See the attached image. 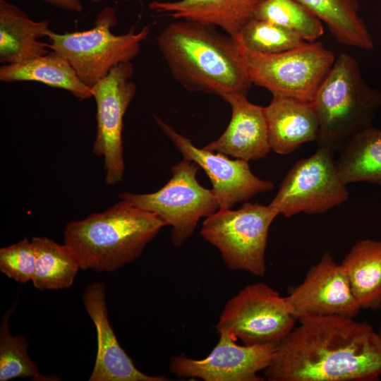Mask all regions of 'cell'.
<instances>
[{
  "mask_svg": "<svg viewBox=\"0 0 381 381\" xmlns=\"http://www.w3.org/2000/svg\"><path fill=\"white\" fill-rule=\"evenodd\" d=\"M277 344L263 370L269 381H375L381 377V334L366 322L306 316Z\"/></svg>",
  "mask_w": 381,
  "mask_h": 381,
  "instance_id": "obj_1",
  "label": "cell"
},
{
  "mask_svg": "<svg viewBox=\"0 0 381 381\" xmlns=\"http://www.w3.org/2000/svg\"><path fill=\"white\" fill-rule=\"evenodd\" d=\"M157 43L172 76L188 91L222 99L248 95L252 82L236 38L213 26L181 20L167 25Z\"/></svg>",
  "mask_w": 381,
  "mask_h": 381,
  "instance_id": "obj_2",
  "label": "cell"
},
{
  "mask_svg": "<svg viewBox=\"0 0 381 381\" xmlns=\"http://www.w3.org/2000/svg\"><path fill=\"white\" fill-rule=\"evenodd\" d=\"M165 226L157 214L121 199L102 212L69 222L64 242L80 269L114 272L137 259Z\"/></svg>",
  "mask_w": 381,
  "mask_h": 381,
  "instance_id": "obj_3",
  "label": "cell"
},
{
  "mask_svg": "<svg viewBox=\"0 0 381 381\" xmlns=\"http://www.w3.org/2000/svg\"><path fill=\"white\" fill-rule=\"evenodd\" d=\"M311 104L319 124L318 147L334 154L352 135L372 126L381 108V91L365 82L355 58L341 54Z\"/></svg>",
  "mask_w": 381,
  "mask_h": 381,
  "instance_id": "obj_4",
  "label": "cell"
},
{
  "mask_svg": "<svg viewBox=\"0 0 381 381\" xmlns=\"http://www.w3.org/2000/svg\"><path fill=\"white\" fill-rule=\"evenodd\" d=\"M117 23L115 9L106 6L97 14L91 29L64 34L49 29L46 45L64 56L83 83L91 87L114 67L138 56L142 42L150 33L147 25L138 32L133 27L128 33L114 35L111 29Z\"/></svg>",
  "mask_w": 381,
  "mask_h": 381,
  "instance_id": "obj_5",
  "label": "cell"
},
{
  "mask_svg": "<svg viewBox=\"0 0 381 381\" xmlns=\"http://www.w3.org/2000/svg\"><path fill=\"white\" fill-rule=\"evenodd\" d=\"M279 214L269 205L247 201L238 210L219 209L207 217L200 234L218 249L229 269L262 277L269 229Z\"/></svg>",
  "mask_w": 381,
  "mask_h": 381,
  "instance_id": "obj_6",
  "label": "cell"
},
{
  "mask_svg": "<svg viewBox=\"0 0 381 381\" xmlns=\"http://www.w3.org/2000/svg\"><path fill=\"white\" fill-rule=\"evenodd\" d=\"M242 53L252 83L272 95L309 103L336 60L332 51L316 41L277 54L255 53L243 47Z\"/></svg>",
  "mask_w": 381,
  "mask_h": 381,
  "instance_id": "obj_7",
  "label": "cell"
},
{
  "mask_svg": "<svg viewBox=\"0 0 381 381\" xmlns=\"http://www.w3.org/2000/svg\"><path fill=\"white\" fill-rule=\"evenodd\" d=\"M199 168L196 163L183 157L171 168V178L158 190L145 194L123 192L119 198L157 214L171 226L172 244L181 247L193 234L200 219L219 210L212 190L198 181Z\"/></svg>",
  "mask_w": 381,
  "mask_h": 381,
  "instance_id": "obj_8",
  "label": "cell"
},
{
  "mask_svg": "<svg viewBox=\"0 0 381 381\" xmlns=\"http://www.w3.org/2000/svg\"><path fill=\"white\" fill-rule=\"evenodd\" d=\"M285 297L267 284L247 285L225 304L216 325L244 345L278 344L296 326Z\"/></svg>",
  "mask_w": 381,
  "mask_h": 381,
  "instance_id": "obj_9",
  "label": "cell"
},
{
  "mask_svg": "<svg viewBox=\"0 0 381 381\" xmlns=\"http://www.w3.org/2000/svg\"><path fill=\"white\" fill-rule=\"evenodd\" d=\"M334 153L318 147L311 156L298 161L286 173L269 204L279 214H322L349 198L346 184L341 179Z\"/></svg>",
  "mask_w": 381,
  "mask_h": 381,
  "instance_id": "obj_10",
  "label": "cell"
},
{
  "mask_svg": "<svg viewBox=\"0 0 381 381\" xmlns=\"http://www.w3.org/2000/svg\"><path fill=\"white\" fill-rule=\"evenodd\" d=\"M131 61L121 63L91 87L97 105V132L92 153L104 159V181L112 186L123 179V119L136 92Z\"/></svg>",
  "mask_w": 381,
  "mask_h": 381,
  "instance_id": "obj_11",
  "label": "cell"
},
{
  "mask_svg": "<svg viewBox=\"0 0 381 381\" xmlns=\"http://www.w3.org/2000/svg\"><path fill=\"white\" fill-rule=\"evenodd\" d=\"M153 118L183 157L196 163L205 171L212 183L211 190L219 209H231L237 203L247 202L259 193L273 189V182L256 176L248 161L230 159L224 154L198 148L190 139L159 116L154 114Z\"/></svg>",
  "mask_w": 381,
  "mask_h": 381,
  "instance_id": "obj_12",
  "label": "cell"
},
{
  "mask_svg": "<svg viewBox=\"0 0 381 381\" xmlns=\"http://www.w3.org/2000/svg\"><path fill=\"white\" fill-rule=\"evenodd\" d=\"M219 339L203 359L183 355L171 358L169 368L180 378L194 377L205 381H262L258 373L270 364L277 344L238 345L237 339L219 331Z\"/></svg>",
  "mask_w": 381,
  "mask_h": 381,
  "instance_id": "obj_13",
  "label": "cell"
},
{
  "mask_svg": "<svg viewBox=\"0 0 381 381\" xmlns=\"http://www.w3.org/2000/svg\"><path fill=\"white\" fill-rule=\"evenodd\" d=\"M285 299L298 320L306 316L355 318L361 310L343 266L327 251L310 267L303 281L291 288Z\"/></svg>",
  "mask_w": 381,
  "mask_h": 381,
  "instance_id": "obj_14",
  "label": "cell"
},
{
  "mask_svg": "<svg viewBox=\"0 0 381 381\" xmlns=\"http://www.w3.org/2000/svg\"><path fill=\"white\" fill-rule=\"evenodd\" d=\"M106 285H87L83 294L85 310L93 322L97 339L95 363L89 381H167L162 375H148L139 370L119 344L108 317Z\"/></svg>",
  "mask_w": 381,
  "mask_h": 381,
  "instance_id": "obj_15",
  "label": "cell"
},
{
  "mask_svg": "<svg viewBox=\"0 0 381 381\" xmlns=\"http://www.w3.org/2000/svg\"><path fill=\"white\" fill-rule=\"evenodd\" d=\"M223 99L231 107L230 122L218 139L202 148L248 162L265 157L271 148L264 107L241 94L229 95Z\"/></svg>",
  "mask_w": 381,
  "mask_h": 381,
  "instance_id": "obj_16",
  "label": "cell"
},
{
  "mask_svg": "<svg viewBox=\"0 0 381 381\" xmlns=\"http://www.w3.org/2000/svg\"><path fill=\"white\" fill-rule=\"evenodd\" d=\"M271 150L287 155L302 144L317 141L319 124L311 103L272 95L264 107Z\"/></svg>",
  "mask_w": 381,
  "mask_h": 381,
  "instance_id": "obj_17",
  "label": "cell"
},
{
  "mask_svg": "<svg viewBox=\"0 0 381 381\" xmlns=\"http://www.w3.org/2000/svg\"><path fill=\"white\" fill-rule=\"evenodd\" d=\"M263 0H179L150 3L149 8L175 19L218 26L236 38Z\"/></svg>",
  "mask_w": 381,
  "mask_h": 381,
  "instance_id": "obj_18",
  "label": "cell"
},
{
  "mask_svg": "<svg viewBox=\"0 0 381 381\" xmlns=\"http://www.w3.org/2000/svg\"><path fill=\"white\" fill-rule=\"evenodd\" d=\"M49 30L48 20H32L16 5L0 0V62L18 64L48 54L40 40Z\"/></svg>",
  "mask_w": 381,
  "mask_h": 381,
  "instance_id": "obj_19",
  "label": "cell"
},
{
  "mask_svg": "<svg viewBox=\"0 0 381 381\" xmlns=\"http://www.w3.org/2000/svg\"><path fill=\"white\" fill-rule=\"evenodd\" d=\"M0 80L7 83L40 82L66 90L81 100L92 97L91 87L83 83L69 61L54 51L22 63L2 65Z\"/></svg>",
  "mask_w": 381,
  "mask_h": 381,
  "instance_id": "obj_20",
  "label": "cell"
},
{
  "mask_svg": "<svg viewBox=\"0 0 381 381\" xmlns=\"http://www.w3.org/2000/svg\"><path fill=\"white\" fill-rule=\"evenodd\" d=\"M352 292L361 309L381 307V241L355 243L342 262Z\"/></svg>",
  "mask_w": 381,
  "mask_h": 381,
  "instance_id": "obj_21",
  "label": "cell"
},
{
  "mask_svg": "<svg viewBox=\"0 0 381 381\" xmlns=\"http://www.w3.org/2000/svg\"><path fill=\"white\" fill-rule=\"evenodd\" d=\"M337 169L342 181L381 186V130L373 126L352 135L339 150Z\"/></svg>",
  "mask_w": 381,
  "mask_h": 381,
  "instance_id": "obj_22",
  "label": "cell"
},
{
  "mask_svg": "<svg viewBox=\"0 0 381 381\" xmlns=\"http://www.w3.org/2000/svg\"><path fill=\"white\" fill-rule=\"evenodd\" d=\"M321 21L335 40L347 46L371 50L373 37L359 16L358 0H297Z\"/></svg>",
  "mask_w": 381,
  "mask_h": 381,
  "instance_id": "obj_23",
  "label": "cell"
},
{
  "mask_svg": "<svg viewBox=\"0 0 381 381\" xmlns=\"http://www.w3.org/2000/svg\"><path fill=\"white\" fill-rule=\"evenodd\" d=\"M31 241L37 257L33 286L40 291L71 287L80 269L73 251L45 236H35Z\"/></svg>",
  "mask_w": 381,
  "mask_h": 381,
  "instance_id": "obj_24",
  "label": "cell"
},
{
  "mask_svg": "<svg viewBox=\"0 0 381 381\" xmlns=\"http://www.w3.org/2000/svg\"><path fill=\"white\" fill-rule=\"evenodd\" d=\"M16 301L3 315L0 325V381L31 378L35 381L60 380L58 377L42 375L28 353L29 343L21 334L12 335L9 319Z\"/></svg>",
  "mask_w": 381,
  "mask_h": 381,
  "instance_id": "obj_25",
  "label": "cell"
},
{
  "mask_svg": "<svg viewBox=\"0 0 381 381\" xmlns=\"http://www.w3.org/2000/svg\"><path fill=\"white\" fill-rule=\"evenodd\" d=\"M254 18L291 30L308 42L324 34L322 21L297 0H263Z\"/></svg>",
  "mask_w": 381,
  "mask_h": 381,
  "instance_id": "obj_26",
  "label": "cell"
},
{
  "mask_svg": "<svg viewBox=\"0 0 381 381\" xmlns=\"http://www.w3.org/2000/svg\"><path fill=\"white\" fill-rule=\"evenodd\" d=\"M236 39L245 49L265 54L290 50L306 42L291 30L257 18L247 23Z\"/></svg>",
  "mask_w": 381,
  "mask_h": 381,
  "instance_id": "obj_27",
  "label": "cell"
},
{
  "mask_svg": "<svg viewBox=\"0 0 381 381\" xmlns=\"http://www.w3.org/2000/svg\"><path fill=\"white\" fill-rule=\"evenodd\" d=\"M36 260L35 246L27 238L0 249L1 272L20 284L32 282Z\"/></svg>",
  "mask_w": 381,
  "mask_h": 381,
  "instance_id": "obj_28",
  "label": "cell"
},
{
  "mask_svg": "<svg viewBox=\"0 0 381 381\" xmlns=\"http://www.w3.org/2000/svg\"><path fill=\"white\" fill-rule=\"evenodd\" d=\"M57 8L80 13L83 10V6L80 0H42Z\"/></svg>",
  "mask_w": 381,
  "mask_h": 381,
  "instance_id": "obj_29",
  "label": "cell"
},
{
  "mask_svg": "<svg viewBox=\"0 0 381 381\" xmlns=\"http://www.w3.org/2000/svg\"><path fill=\"white\" fill-rule=\"evenodd\" d=\"M88 1H91L92 3H98V2H101V1H102L104 0H88Z\"/></svg>",
  "mask_w": 381,
  "mask_h": 381,
  "instance_id": "obj_30",
  "label": "cell"
},
{
  "mask_svg": "<svg viewBox=\"0 0 381 381\" xmlns=\"http://www.w3.org/2000/svg\"><path fill=\"white\" fill-rule=\"evenodd\" d=\"M380 334H381V321H380V329H379V331Z\"/></svg>",
  "mask_w": 381,
  "mask_h": 381,
  "instance_id": "obj_31",
  "label": "cell"
}]
</instances>
